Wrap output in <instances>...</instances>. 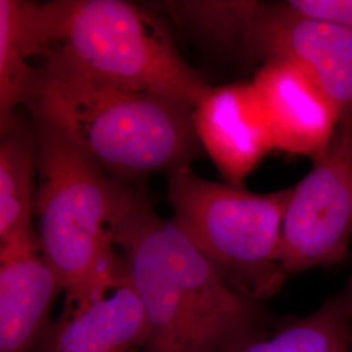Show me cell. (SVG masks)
<instances>
[{
  "mask_svg": "<svg viewBox=\"0 0 352 352\" xmlns=\"http://www.w3.org/2000/svg\"><path fill=\"white\" fill-rule=\"evenodd\" d=\"M289 193L291 187L253 193L200 177L188 166L168 176L174 225L235 289L260 302L287 277L280 264V234Z\"/></svg>",
  "mask_w": 352,
  "mask_h": 352,
  "instance_id": "cell-5",
  "label": "cell"
},
{
  "mask_svg": "<svg viewBox=\"0 0 352 352\" xmlns=\"http://www.w3.org/2000/svg\"><path fill=\"white\" fill-rule=\"evenodd\" d=\"M122 258V257H120ZM148 338L144 307L126 266L118 283L77 315L51 324L42 352H140Z\"/></svg>",
  "mask_w": 352,
  "mask_h": 352,
  "instance_id": "cell-11",
  "label": "cell"
},
{
  "mask_svg": "<svg viewBox=\"0 0 352 352\" xmlns=\"http://www.w3.org/2000/svg\"><path fill=\"white\" fill-rule=\"evenodd\" d=\"M28 50L20 0H0V129L7 132L25 104L34 75Z\"/></svg>",
  "mask_w": 352,
  "mask_h": 352,
  "instance_id": "cell-14",
  "label": "cell"
},
{
  "mask_svg": "<svg viewBox=\"0 0 352 352\" xmlns=\"http://www.w3.org/2000/svg\"><path fill=\"white\" fill-rule=\"evenodd\" d=\"M25 104L104 171L171 173L197 151L192 106L97 80L54 55L34 69Z\"/></svg>",
  "mask_w": 352,
  "mask_h": 352,
  "instance_id": "cell-2",
  "label": "cell"
},
{
  "mask_svg": "<svg viewBox=\"0 0 352 352\" xmlns=\"http://www.w3.org/2000/svg\"><path fill=\"white\" fill-rule=\"evenodd\" d=\"M228 352H352V283L311 315L264 330Z\"/></svg>",
  "mask_w": 352,
  "mask_h": 352,
  "instance_id": "cell-13",
  "label": "cell"
},
{
  "mask_svg": "<svg viewBox=\"0 0 352 352\" xmlns=\"http://www.w3.org/2000/svg\"><path fill=\"white\" fill-rule=\"evenodd\" d=\"M115 240L146 316L140 352H228L266 330L261 302L235 289L173 221L131 192Z\"/></svg>",
  "mask_w": 352,
  "mask_h": 352,
  "instance_id": "cell-1",
  "label": "cell"
},
{
  "mask_svg": "<svg viewBox=\"0 0 352 352\" xmlns=\"http://www.w3.org/2000/svg\"><path fill=\"white\" fill-rule=\"evenodd\" d=\"M243 47L265 62L296 65L334 103L340 120H352V30L261 3Z\"/></svg>",
  "mask_w": 352,
  "mask_h": 352,
  "instance_id": "cell-7",
  "label": "cell"
},
{
  "mask_svg": "<svg viewBox=\"0 0 352 352\" xmlns=\"http://www.w3.org/2000/svg\"><path fill=\"white\" fill-rule=\"evenodd\" d=\"M291 187L282 222L285 273L338 264L352 239V120H340L327 149Z\"/></svg>",
  "mask_w": 352,
  "mask_h": 352,
  "instance_id": "cell-6",
  "label": "cell"
},
{
  "mask_svg": "<svg viewBox=\"0 0 352 352\" xmlns=\"http://www.w3.org/2000/svg\"><path fill=\"white\" fill-rule=\"evenodd\" d=\"M36 135L19 119L0 142V247L38 239Z\"/></svg>",
  "mask_w": 352,
  "mask_h": 352,
  "instance_id": "cell-12",
  "label": "cell"
},
{
  "mask_svg": "<svg viewBox=\"0 0 352 352\" xmlns=\"http://www.w3.org/2000/svg\"><path fill=\"white\" fill-rule=\"evenodd\" d=\"M34 135L38 240L62 282L59 318L65 320L118 283L122 258L116 253V227L129 192L56 128L36 120Z\"/></svg>",
  "mask_w": 352,
  "mask_h": 352,
  "instance_id": "cell-3",
  "label": "cell"
},
{
  "mask_svg": "<svg viewBox=\"0 0 352 352\" xmlns=\"http://www.w3.org/2000/svg\"><path fill=\"white\" fill-rule=\"evenodd\" d=\"M24 23L34 58L54 55L104 82L192 107L210 88L180 56L164 25L132 3L24 1Z\"/></svg>",
  "mask_w": 352,
  "mask_h": 352,
  "instance_id": "cell-4",
  "label": "cell"
},
{
  "mask_svg": "<svg viewBox=\"0 0 352 352\" xmlns=\"http://www.w3.org/2000/svg\"><path fill=\"white\" fill-rule=\"evenodd\" d=\"M62 282L39 240L0 247V352H33L47 333Z\"/></svg>",
  "mask_w": 352,
  "mask_h": 352,
  "instance_id": "cell-10",
  "label": "cell"
},
{
  "mask_svg": "<svg viewBox=\"0 0 352 352\" xmlns=\"http://www.w3.org/2000/svg\"><path fill=\"white\" fill-rule=\"evenodd\" d=\"M196 138L228 186L244 182L276 149L263 103L253 82L209 88L193 107Z\"/></svg>",
  "mask_w": 352,
  "mask_h": 352,
  "instance_id": "cell-8",
  "label": "cell"
},
{
  "mask_svg": "<svg viewBox=\"0 0 352 352\" xmlns=\"http://www.w3.org/2000/svg\"><path fill=\"white\" fill-rule=\"evenodd\" d=\"M166 6L196 36L218 47L244 45L258 1H173Z\"/></svg>",
  "mask_w": 352,
  "mask_h": 352,
  "instance_id": "cell-15",
  "label": "cell"
},
{
  "mask_svg": "<svg viewBox=\"0 0 352 352\" xmlns=\"http://www.w3.org/2000/svg\"><path fill=\"white\" fill-rule=\"evenodd\" d=\"M252 82L276 149L312 160L327 149L340 126V113L302 69L285 60H267Z\"/></svg>",
  "mask_w": 352,
  "mask_h": 352,
  "instance_id": "cell-9",
  "label": "cell"
},
{
  "mask_svg": "<svg viewBox=\"0 0 352 352\" xmlns=\"http://www.w3.org/2000/svg\"><path fill=\"white\" fill-rule=\"evenodd\" d=\"M283 6L298 16L352 30V0H289Z\"/></svg>",
  "mask_w": 352,
  "mask_h": 352,
  "instance_id": "cell-16",
  "label": "cell"
}]
</instances>
